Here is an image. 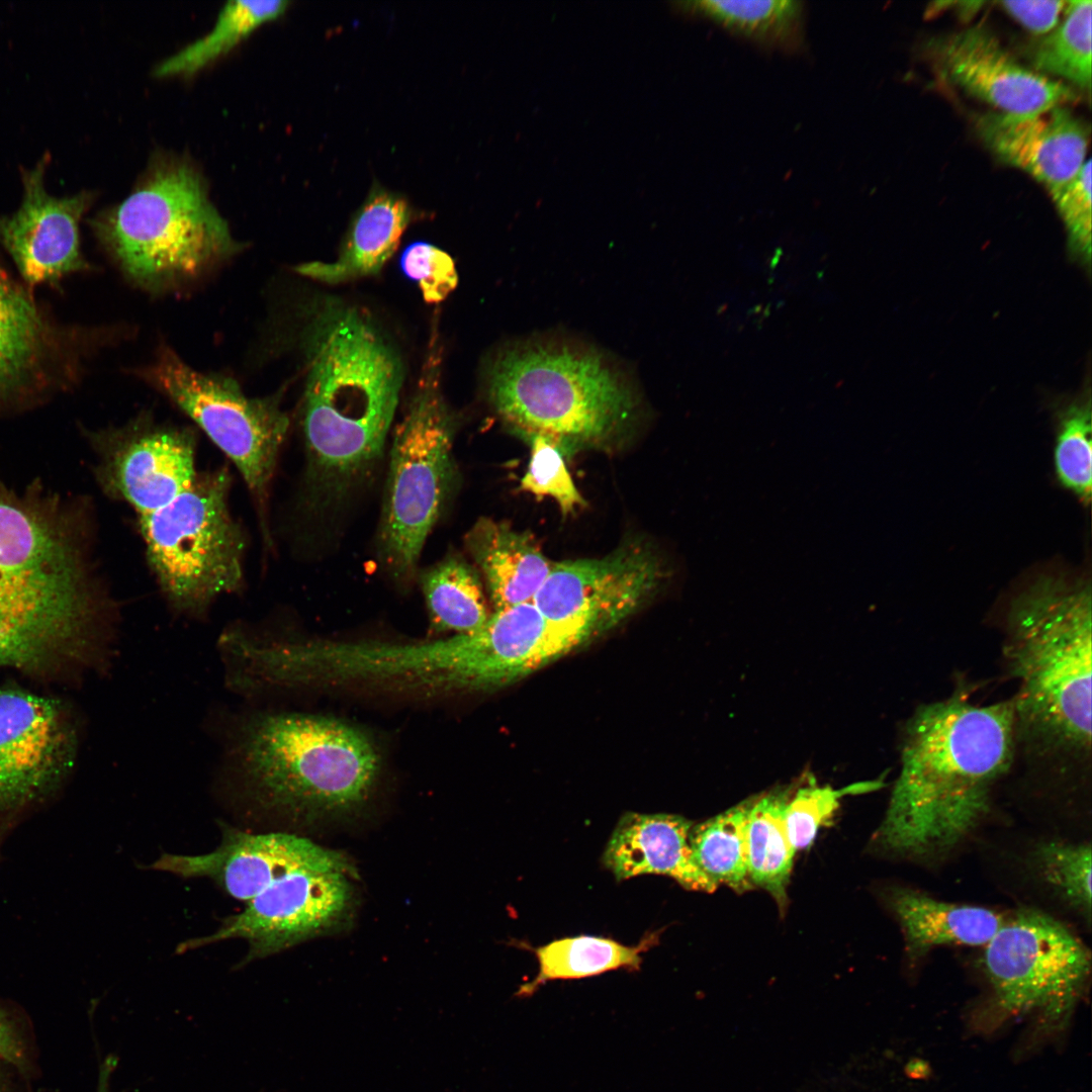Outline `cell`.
<instances>
[{
  "label": "cell",
  "mask_w": 1092,
  "mask_h": 1092,
  "mask_svg": "<svg viewBox=\"0 0 1092 1092\" xmlns=\"http://www.w3.org/2000/svg\"><path fill=\"white\" fill-rule=\"evenodd\" d=\"M81 496L0 476V669L73 685L105 671L115 606L92 557Z\"/></svg>",
  "instance_id": "6da1fadb"
},
{
  "label": "cell",
  "mask_w": 1092,
  "mask_h": 1092,
  "mask_svg": "<svg viewBox=\"0 0 1092 1092\" xmlns=\"http://www.w3.org/2000/svg\"><path fill=\"white\" fill-rule=\"evenodd\" d=\"M1014 759L1011 699L981 705L953 694L918 706L906 720L900 771L875 843L921 861L948 853L985 820Z\"/></svg>",
  "instance_id": "7a4b0ae2"
},
{
  "label": "cell",
  "mask_w": 1092,
  "mask_h": 1092,
  "mask_svg": "<svg viewBox=\"0 0 1092 1092\" xmlns=\"http://www.w3.org/2000/svg\"><path fill=\"white\" fill-rule=\"evenodd\" d=\"M1006 615L1014 764L1052 782L1083 783L1092 757L1090 582L1042 575L1012 599Z\"/></svg>",
  "instance_id": "3957f363"
},
{
  "label": "cell",
  "mask_w": 1092,
  "mask_h": 1092,
  "mask_svg": "<svg viewBox=\"0 0 1092 1092\" xmlns=\"http://www.w3.org/2000/svg\"><path fill=\"white\" fill-rule=\"evenodd\" d=\"M306 348V504L324 507L347 496L379 461L403 371L395 350L353 307H324Z\"/></svg>",
  "instance_id": "277c9868"
},
{
  "label": "cell",
  "mask_w": 1092,
  "mask_h": 1092,
  "mask_svg": "<svg viewBox=\"0 0 1092 1092\" xmlns=\"http://www.w3.org/2000/svg\"><path fill=\"white\" fill-rule=\"evenodd\" d=\"M484 382L490 405L510 429L547 437L564 452L616 443L641 415L630 372L606 352L566 336L504 345L487 363Z\"/></svg>",
  "instance_id": "5b68a950"
},
{
  "label": "cell",
  "mask_w": 1092,
  "mask_h": 1092,
  "mask_svg": "<svg viewBox=\"0 0 1092 1092\" xmlns=\"http://www.w3.org/2000/svg\"><path fill=\"white\" fill-rule=\"evenodd\" d=\"M221 768L257 808L309 816L361 804L378 778L380 758L370 737L345 721L258 711L236 721Z\"/></svg>",
  "instance_id": "8992f818"
},
{
  "label": "cell",
  "mask_w": 1092,
  "mask_h": 1092,
  "mask_svg": "<svg viewBox=\"0 0 1092 1092\" xmlns=\"http://www.w3.org/2000/svg\"><path fill=\"white\" fill-rule=\"evenodd\" d=\"M88 223L124 275L152 290L201 275L240 246L200 172L168 154L156 155L131 193Z\"/></svg>",
  "instance_id": "52a82bcc"
},
{
  "label": "cell",
  "mask_w": 1092,
  "mask_h": 1092,
  "mask_svg": "<svg viewBox=\"0 0 1092 1092\" xmlns=\"http://www.w3.org/2000/svg\"><path fill=\"white\" fill-rule=\"evenodd\" d=\"M458 424L443 395L435 344L390 448L377 550L382 567L396 582L415 575L427 537L455 493Z\"/></svg>",
  "instance_id": "ba28073f"
},
{
  "label": "cell",
  "mask_w": 1092,
  "mask_h": 1092,
  "mask_svg": "<svg viewBox=\"0 0 1092 1092\" xmlns=\"http://www.w3.org/2000/svg\"><path fill=\"white\" fill-rule=\"evenodd\" d=\"M225 468L198 473L165 507L139 517L148 563L176 613L202 618L244 582L246 536L233 517Z\"/></svg>",
  "instance_id": "9c48e42d"
},
{
  "label": "cell",
  "mask_w": 1092,
  "mask_h": 1092,
  "mask_svg": "<svg viewBox=\"0 0 1092 1092\" xmlns=\"http://www.w3.org/2000/svg\"><path fill=\"white\" fill-rule=\"evenodd\" d=\"M236 465L256 505L263 535L266 505L289 419L275 396L248 397L228 377L197 371L168 348L143 372Z\"/></svg>",
  "instance_id": "30bf717a"
},
{
  "label": "cell",
  "mask_w": 1092,
  "mask_h": 1092,
  "mask_svg": "<svg viewBox=\"0 0 1092 1092\" xmlns=\"http://www.w3.org/2000/svg\"><path fill=\"white\" fill-rule=\"evenodd\" d=\"M982 967L1004 1008L1059 1013L1083 992L1091 957L1064 923L1039 910L1020 908L1005 916L984 945Z\"/></svg>",
  "instance_id": "8fae6325"
},
{
  "label": "cell",
  "mask_w": 1092,
  "mask_h": 1092,
  "mask_svg": "<svg viewBox=\"0 0 1092 1092\" xmlns=\"http://www.w3.org/2000/svg\"><path fill=\"white\" fill-rule=\"evenodd\" d=\"M351 877L347 859L329 849L317 860L274 881L213 933L181 942L177 952L241 938L248 943L241 962L245 965L284 950L341 921L352 901Z\"/></svg>",
  "instance_id": "7c38bea8"
},
{
  "label": "cell",
  "mask_w": 1092,
  "mask_h": 1092,
  "mask_svg": "<svg viewBox=\"0 0 1092 1092\" xmlns=\"http://www.w3.org/2000/svg\"><path fill=\"white\" fill-rule=\"evenodd\" d=\"M88 334L41 306L0 264V415L33 408L80 378Z\"/></svg>",
  "instance_id": "4fadbf2b"
},
{
  "label": "cell",
  "mask_w": 1092,
  "mask_h": 1092,
  "mask_svg": "<svg viewBox=\"0 0 1092 1092\" xmlns=\"http://www.w3.org/2000/svg\"><path fill=\"white\" fill-rule=\"evenodd\" d=\"M669 574L651 544L630 539L600 558L553 562L532 602L550 622L592 639L637 611Z\"/></svg>",
  "instance_id": "5bb4252c"
},
{
  "label": "cell",
  "mask_w": 1092,
  "mask_h": 1092,
  "mask_svg": "<svg viewBox=\"0 0 1092 1092\" xmlns=\"http://www.w3.org/2000/svg\"><path fill=\"white\" fill-rule=\"evenodd\" d=\"M78 746V722L64 702L0 688V819L12 823L51 798L72 771Z\"/></svg>",
  "instance_id": "9a60e30c"
},
{
  "label": "cell",
  "mask_w": 1092,
  "mask_h": 1092,
  "mask_svg": "<svg viewBox=\"0 0 1092 1092\" xmlns=\"http://www.w3.org/2000/svg\"><path fill=\"white\" fill-rule=\"evenodd\" d=\"M96 456L94 476L104 494L145 516L170 504L197 476L192 431L145 418L86 431Z\"/></svg>",
  "instance_id": "2e32d148"
},
{
  "label": "cell",
  "mask_w": 1092,
  "mask_h": 1092,
  "mask_svg": "<svg viewBox=\"0 0 1092 1092\" xmlns=\"http://www.w3.org/2000/svg\"><path fill=\"white\" fill-rule=\"evenodd\" d=\"M50 161L46 153L34 167L21 168V203L13 213L0 215V245L32 292L38 285L58 290L69 275L92 269L81 251L79 225L96 195L88 190L50 194L44 186Z\"/></svg>",
  "instance_id": "e0dca14e"
},
{
  "label": "cell",
  "mask_w": 1092,
  "mask_h": 1092,
  "mask_svg": "<svg viewBox=\"0 0 1092 1092\" xmlns=\"http://www.w3.org/2000/svg\"><path fill=\"white\" fill-rule=\"evenodd\" d=\"M925 54L940 79L1000 112L1035 114L1078 99L1072 86L1021 64L984 26L931 38Z\"/></svg>",
  "instance_id": "ac0fdd59"
},
{
  "label": "cell",
  "mask_w": 1092,
  "mask_h": 1092,
  "mask_svg": "<svg viewBox=\"0 0 1092 1092\" xmlns=\"http://www.w3.org/2000/svg\"><path fill=\"white\" fill-rule=\"evenodd\" d=\"M975 130L999 160L1049 192L1073 179L1087 160L1089 128L1066 105L1035 114L986 112L976 117Z\"/></svg>",
  "instance_id": "d6986e66"
},
{
  "label": "cell",
  "mask_w": 1092,
  "mask_h": 1092,
  "mask_svg": "<svg viewBox=\"0 0 1092 1092\" xmlns=\"http://www.w3.org/2000/svg\"><path fill=\"white\" fill-rule=\"evenodd\" d=\"M329 849L296 835L255 834L223 827L214 850L163 853L151 866L183 878H208L232 897L249 902L280 877L321 858Z\"/></svg>",
  "instance_id": "ffe728a7"
},
{
  "label": "cell",
  "mask_w": 1092,
  "mask_h": 1092,
  "mask_svg": "<svg viewBox=\"0 0 1092 1092\" xmlns=\"http://www.w3.org/2000/svg\"><path fill=\"white\" fill-rule=\"evenodd\" d=\"M472 691L518 681L589 640L547 620L533 602L495 610L481 628L468 633Z\"/></svg>",
  "instance_id": "44dd1931"
},
{
  "label": "cell",
  "mask_w": 1092,
  "mask_h": 1092,
  "mask_svg": "<svg viewBox=\"0 0 1092 1092\" xmlns=\"http://www.w3.org/2000/svg\"><path fill=\"white\" fill-rule=\"evenodd\" d=\"M691 829L692 823L681 816L629 812L608 841L604 864L618 881L655 874L689 890L713 892L717 886L693 861Z\"/></svg>",
  "instance_id": "7402d4cb"
},
{
  "label": "cell",
  "mask_w": 1092,
  "mask_h": 1092,
  "mask_svg": "<svg viewBox=\"0 0 1092 1092\" xmlns=\"http://www.w3.org/2000/svg\"><path fill=\"white\" fill-rule=\"evenodd\" d=\"M413 216L402 194L374 183L352 217L336 260L306 262L295 270L328 284L376 275L396 251Z\"/></svg>",
  "instance_id": "603a6c76"
},
{
  "label": "cell",
  "mask_w": 1092,
  "mask_h": 1092,
  "mask_svg": "<svg viewBox=\"0 0 1092 1092\" xmlns=\"http://www.w3.org/2000/svg\"><path fill=\"white\" fill-rule=\"evenodd\" d=\"M465 546L483 574L495 610L532 602L553 562L534 536L480 518L465 536Z\"/></svg>",
  "instance_id": "cb8c5ba5"
},
{
  "label": "cell",
  "mask_w": 1092,
  "mask_h": 1092,
  "mask_svg": "<svg viewBox=\"0 0 1092 1092\" xmlns=\"http://www.w3.org/2000/svg\"><path fill=\"white\" fill-rule=\"evenodd\" d=\"M885 900L899 922L911 961L942 945L984 946L1005 918L990 908L941 901L907 887L889 888Z\"/></svg>",
  "instance_id": "d4e9b609"
},
{
  "label": "cell",
  "mask_w": 1092,
  "mask_h": 1092,
  "mask_svg": "<svg viewBox=\"0 0 1092 1092\" xmlns=\"http://www.w3.org/2000/svg\"><path fill=\"white\" fill-rule=\"evenodd\" d=\"M656 939L657 933H652L633 946L594 935L553 940L533 949L539 971L533 981L521 986L518 995L529 996L548 981L581 979L622 968L636 971L640 968L642 953L654 945Z\"/></svg>",
  "instance_id": "484cf974"
},
{
  "label": "cell",
  "mask_w": 1092,
  "mask_h": 1092,
  "mask_svg": "<svg viewBox=\"0 0 1092 1092\" xmlns=\"http://www.w3.org/2000/svg\"><path fill=\"white\" fill-rule=\"evenodd\" d=\"M431 625L455 634L478 630L487 611L478 572L463 557L450 554L420 576Z\"/></svg>",
  "instance_id": "4316f807"
},
{
  "label": "cell",
  "mask_w": 1092,
  "mask_h": 1092,
  "mask_svg": "<svg viewBox=\"0 0 1092 1092\" xmlns=\"http://www.w3.org/2000/svg\"><path fill=\"white\" fill-rule=\"evenodd\" d=\"M788 799L771 793L752 802L746 821L748 880L767 891L780 907L787 902V885L795 850L785 827Z\"/></svg>",
  "instance_id": "83f0119b"
},
{
  "label": "cell",
  "mask_w": 1092,
  "mask_h": 1092,
  "mask_svg": "<svg viewBox=\"0 0 1092 1092\" xmlns=\"http://www.w3.org/2000/svg\"><path fill=\"white\" fill-rule=\"evenodd\" d=\"M678 5L761 44L793 48L801 40L803 3L800 1L701 0Z\"/></svg>",
  "instance_id": "f1b7e54d"
},
{
  "label": "cell",
  "mask_w": 1092,
  "mask_h": 1092,
  "mask_svg": "<svg viewBox=\"0 0 1092 1092\" xmlns=\"http://www.w3.org/2000/svg\"><path fill=\"white\" fill-rule=\"evenodd\" d=\"M288 1H229L211 30L201 38L161 62L158 77L190 76L229 53L238 42L265 22L282 15Z\"/></svg>",
  "instance_id": "f546056e"
},
{
  "label": "cell",
  "mask_w": 1092,
  "mask_h": 1092,
  "mask_svg": "<svg viewBox=\"0 0 1092 1092\" xmlns=\"http://www.w3.org/2000/svg\"><path fill=\"white\" fill-rule=\"evenodd\" d=\"M751 802L742 803L692 827L689 843L698 869L714 884L735 891L750 888L746 860V821Z\"/></svg>",
  "instance_id": "4dcf8cb0"
},
{
  "label": "cell",
  "mask_w": 1092,
  "mask_h": 1092,
  "mask_svg": "<svg viewBox=\"0 0 1092 1092\" xmlns=\"http://www.w3.org/2000/svg\"><path fill=\"white\" fill-rule=\"evenodd\" d=\"M1092 1H1067L1063 17L1029 53L1034 71L1070 82L1090 94Z\"/></svg>",
  "instance_id": "1f68e13d"
},
{
  "label": "cell",
  "mask_w": 1092,
  "mask_h": 1092,
  "mask_svg": "<svg viewBox=\"0 0 1092 1092\" xmlns=\"http://www.w3.org/2000/svg\"><path fill=\"white\" fill-rule=\"evenodd\" d=\"M1032 859L1042 879L1087 921L1091 917V846L1085 842L1038 843Z\"/></svg>",
  "instance_id": "d6a6232c"
},
{
  "label": "cell",
  "mask_w": 1092,
  "mask_h": 1092,
  "mask_svg": "<svg viewBox=\"0 0 1092 1092\" xmlns=\"http://www.w3.org/2000/svg\"><path fill=\"white\" fill-rule=\"evenodd\" d=\"M1057 476L1082 500L1091 498L1092 444L1090 401L1074 403L1060 416L1055 447Z\"/></svg>",
  "instance_id": "836d02e7"
},
{
  "label": "cell",
  "mask_w": 1092,
  "mask_h": 1092,
  "mask_svg": "<svg viewBox=\"0 0 1092 1092\" xmlns=\"http://www.w3.org/2000/svg\"><path fill=\"white\" fill-rule=\"evenodd\" d=\"M531 455L521 488L538 496H549L563 515L573 513L585 502L566 467L565 452L554 441L541 435L529 436Z\"/></svg>",
  "instance_id": "e575fe53"
},
{
  "label": "cell",
  "mask_w": 1092,
  "mask_h": 1092,
  "mask_svg": "<svg viewBox=\"0 0 1092 1092\" xmlns=\"http://www.w3.org/2000/svg\"><path fill=\"white\" fill-rule=\"evenodd\" d=\"M875 782L859 783L835 790L810 784L800 789L786 806L785 827L794 850L808 847L819 828L830 819L839 807V800L848 794L876 789Z\"/></svg>",
  "instance_id": "d590c367"
},
{
  "label": "cell",
  "mask_w": 1092,
  "mask_h": 1092,
  "mask_svg": "<svg viewBox=\"0 0 1092 1092\" xmlns=\"http://www.w3.org/2000/svg\"><path fill=\"white\" fill-rule=\"evenodd\" d=\"M399 266L403 275L418 284L428 303L443 301L458 284L453 258L429 242L410 244L400 255Z\"/></svg>",
  "instance_id": "8d00e7d4"
},
{
  "label": "cell",
  "mask_w": 1092,
  "mask_h": 1092,
  "mask_svg": "<svg viewBox=\"0 0 1092 1092\" xmlns=\"http://www.w3.org/2000/svg\"><path fill=\"white\" fill-rule=\"evenodd\" d=\"M1091 160L1078 174L1050 195L1065 223L1070 251L1083 263L1091 259Z\"/></svg>",
  "instance_id": "74e56055"
},
{
  "label": "cell",
  "mask_w": 1092,
  "mask_h": 1092,
  "mask_svg": "<svg viewBox=\"0 0 1092 1092\" xmlns=\"http://www.w3.org/2000/svg\"><path fill=\"white\" fill-rule=\"evenodd\" d=\"M998 4L1028 31L1042 36L1058 25L1067 1H1000Z\"/></svg>",
  "instance_id": "f35d334b"
},
{
  "label": "cell",
  "mask_w": 1092,
  "mask_h": 1092,
  "mask_svg": "<svg viewBox=\"0 0 1092 1092\" xmlns=\"http://www.w3.org/2000/svg\"><path fill=\"white\" fill-rule=\"evenodd\" d=\"M25 1062L23 1042L6 1009L0 1006V1063L22 1068Z\"/></svg>",
  "instance_id": "ab89813d"
},
{
  "label": "cell",
  "mask_w": 1092,
  "mask_h": 1092,
  "mask_svg": "<svg viewBox=\"0 0 1092 1092\" xmlns=\"http://www.w3.org/2000/svg\"><path fill=\"white\" fill-rule=\"evenodd\" d=\"M117 1060L114 1056H107L99 1068L96 1092H111L110 1079L116 1068Z\"/></svg>",
  "instance_id": "60d3db41"
},
{
  "label": "cell",
  "mask_w": 1092,
  "mask_h": 1092,
  "mask_svg": "<svg viewBox=\"0 0 1092 1092\" xmlns=\"http://www.w3.org/2000/svg\"><path fill=\"white\" fill-rule=\"evenodd\" d=\"M10 825H11V822L0 819V843H1L2 839H3V836H4L5 832H6V830L9 828Z\"/></svg>",
  "instance_id": "b9f144b4"
},
{
  "label": "cell",
  "mask_w": 1092,
  "mask_h": 1092,
  "mask_svg": "<svg viewBox=\"0 0 1092 1092\" xmlns=\"http://www.w3.org/2000/svg\"><path fill=\"white\" fill-rule=\"evenodd\" d=\"M0 1092H5V1091L0 1087Z\"/></svg>",
  "instance_id": "7bdbcfd3"
}]
</instances>
